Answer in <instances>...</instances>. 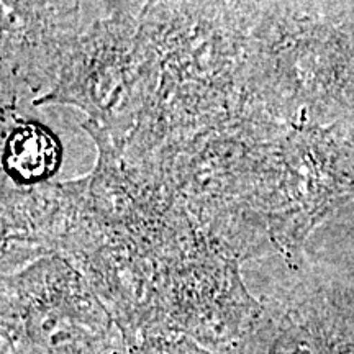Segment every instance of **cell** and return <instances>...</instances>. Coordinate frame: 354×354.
Segmentation results:
<instances>
[{"instance_id":"cell-1","label":"cell","mask_w":354,"mask_h":354,"mask_svg":"<svg viewBox=\"0 0 354 354\" xmlns=\"http://www.w3.org/2000/svg\"><path fill=\"white\" fill-rule=\"evenodd\" d=\"M59 161V141L48 128L38 123H24L8 136L3 165L13 179L38 183L55 174Z\"/></svg>"}]
</instances>
